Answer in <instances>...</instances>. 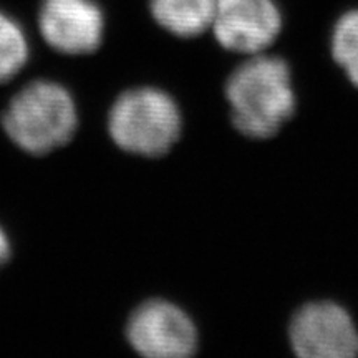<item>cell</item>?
<instances>
[{
	"instance_id": "1",
	"label": "cell",
	"mask_w": 358,
	"mask_h": 358,
	"mask_svg": "<svg viewBox=\"0 0 358 358\" xmlns=\"http://www.w3.org/2000/svg\"><path fill=\"white\" fill-rule=\"evenodd\" d=\"M232 123L250 138H268L279 131L295 108L289 66L275 57L250 58L226 85Z\"/></svg>"
},
{
	"instance_id": "2",
	"label": "cell",
	"mask_w": 358,
	"mask_h": 358,
	"mask_svg": "<svg viewBox=\"0 0 358 358\" xmlns=\"http://www.w3.org/2000/svg\"><path fill=\"white\" fill-rule=\"evenodd\" d=\"M73 98L62 85L37 80L22 88L3 113V128L12 141L32 155L64 146L77 129Z\"/></svg>"
},
{
	"instance_id": "3",
	"label": "cell",
	"mask_w": 358,
	"mask_h": 358,
	"mask_svg": "<svg viewBox=\"0 0 358 358\" xmlns=\"http://www.w3.org/2000/svg\"><path fill=\"white\" fill-rule=\"evenodd\" d=\"M110 134L122 150L143 156L164 155L181 133V115L168 93L136 88L115 101L108 120Z\"/></svg>"
},
{
	"instance_id": "4",
	"label": "cell",
	"mask_w": 358,
	"mask_h": 358,
	"mask_svg": "<svg viewBox=\"0 0 358 358\" xmlns=\"http://www.w3.org/2000/svg\"><path fill=\"white\" fill-rule=\"evenodd\" d=\"M127 335L143 357L185 358L198 345L196 327L181 308L164 301H150L133 312Z\"/></svg>"
},
{
	"instance_id": "5",
	"label": "cell",
	"mask_w": 358,
	"mask_h": 358,
	"mask_svg": "<svg viewBox=\"0 0 358 358\" xmlns=\"http://www.w3.org/2000/svg\"><path fill=\"white\" fill-rule=\"evenodd\" d=\"M290 340L303 358H352L358 353V332L350 315L332 302L301 308L290 325Z\"/></svg>"
},
{
	"instance_id": "6",
	"label": "cell",
	"mask_w": 358,
	"mask_h": 358,
	"mask_svg": "<svg viewBox=\"0 0 358 358\" xmlns=\"http://www.w3.org/2000/svg\"><path fill=\"white\" fill-rule=\"evenodd\" d=\"M211 27L224 48L259 55L277 38L282 20L272 0H217Z\"/></svg>"
},
{
	"instance_id": "7",
	"label": "cell",
	"mask_w": 358,
	"mask_h": 358,
	"mask_svg": "<svg viewBox=\"0 0 358 358\" xmlns=\"http://www.w3.org/2000/svg\"><path fill=\"white\" fill-rule=\"evenodd\" d=\"M38 22L45 42L69 55L95 52L103 40L105 20L93 0H43Z\"/></svg>"
},
{
	"instance_id": "8",
	"label": "cell",
	"mask_w": 358,
	"mask_h": 358,
	"mask_svg": "<svg viewBox=\"0 0 358 358\" xmlns=\"http://www.w3.org/2000/svg\"><path fill=\"white\" fill-rule=\"evenodd\" d=\"M217 0H151L155 20L178 37H196L213 25Z\"/></svg>"
},
{
	"instance_id": "9",
	"label": "cell",
	"mask_w": 358,
	"mask_h": 358,
	"mask_svg": "<svg viewBox=\"0 0 358 358\" xmlns=\"http://www.w3.org/2000/svg\"><path fill=\"white\" fill-rule=\"evenodd\" d=\"M29 58V45L20 25L0 12V82L20 71Z\"/></svg>"
},
{
	"instance_id": "10",
	"label": "cell",
	"mask_w": 358,
	"mask_h": 358,
	"mask_svg": "<svg viewBox=\"0 0 358 358\" xmlns=\"http://www.w3.org/2000/svg\"><path fill=\"white\" fill-rule=\"evenodd\" d=\"M332 52L337 64L358 88V10L342 15L334 30Z\"/></svg>"
},
{
	"instance_id": "11",
	"label": "cell",
	"mask_w": 358,
	"mask_h": 358,
	"mask_svg": "<svg viewBox=\"0 0 358 358\" xmlns=\"http://www.w3.org/2000/svg\"><path fill=\"white\" fill-rule=\"evenodd\" d=\"M10 256V244H8V237L0 227V264H3Z\"/></svg>"
}]
</instances>
